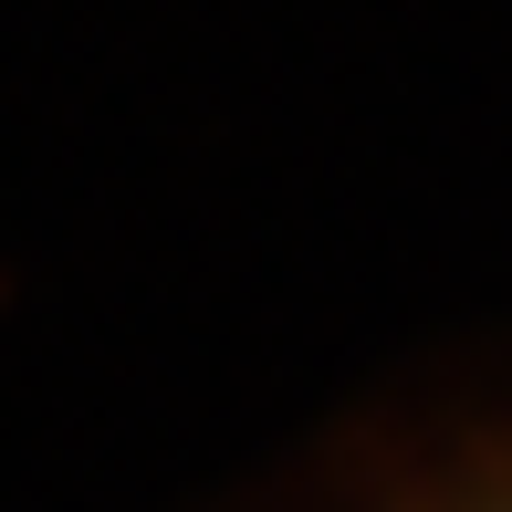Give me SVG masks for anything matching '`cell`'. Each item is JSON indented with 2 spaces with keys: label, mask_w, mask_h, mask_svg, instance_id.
Instances as JSON below:
<instances>
[{
  "label": "cell",
  "mask_w": 512,
  "mask_h": 512,
  "mask_svg": "<svg viewBox=\"0 0 512 512\" xmlns=\"http://www.w3.org/2000/svg\"><path fill=\"white\" fill-rule=\"evenodd\" d=\"M471 512H512V502H471Z\"/></svg>",
  "instance_id": "obj_1"
}]
</instances>
